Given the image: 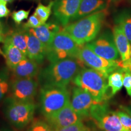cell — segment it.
<instances>
[{
  "instance_id": "1",
  "label": "cell",
  "mask_w": 131,
  "mask_h": 131,
  "mask_svg": "<svg viewBox=\"0 0 131 131\" xmlns=\"http://www.w3.org/2000/svg\"><path fill=\"white\" fill-rule=\"evenodd\" d=\"M81 64H84L77 58H65L50 63L39 74L41 85L66 88L82 69Z\"/></svg>"
},
{
  "instance_id": "2",
  "label": "cell",
  "mask_w": 131,
  "mask_h": 131,
  "mask_svg": "<svg viewBox=\"0 0 131 131\" xmlns=\"http://www.w3.org/2000/svg\"><path fill=\"white\" fill-rule=\"evenodd\" d=\"M106 15V9L98 11L68 24L63 29L78 45L83 46L95 38L100 31Z\"/></svg>"
},
{
  "instance_id": "3",
  "label": "cell",
  "mask_w": 131,
  "mask_h": 131,
  "mask_svg": "<svg viewBox=\"0 0 131 131\" xmlns=\"http://www.w3.org/2000/svg\"><path fill=\"white\" fill-rule=\"evenodd\" d=\"M73 81L78 87L88 92L96 103H103L111 98L106 78L97 70L81 69Z\"/></svg>"
},
{
  "instance_id": "4",
  "label": "cell",
  "mask_w": 131,
  "mask_h": 131,
  "mask_svg": "<svg viewBox=\"0 0 131 131\" xmlns=\"http://www.w3.org/2000/svg\"><path fill=\"white\" fill-rule=\"evenodd\" d=\"M68 32L63 29L55 34L47 50L46 57L50 63L68 58H77L80 47Z\"/></svg>"
},
{
  "instance_id": "5",
  "label": "cell",
  "mask_w": 131,
  "mask_h": 131,
  "mask_svg": "<svg viewBox=\"0 0 131 131\" xmlns=\"http://www.w3.org/2000/svg\"><path fill=\"white\" fill-rule=\"evenodd\" d=\"M41 108L46 118L55 114L70 101L66 88L43 86L40 91Z\"/></svg>"
},
{
  "instance_id": "6",
  "label": "cell",
  "mask_w": 131,
  "mask_h": 131,
  "mask_svg": "<svg viewBox=\"0 0 131 131\" xmlns=\"http://www.w3.org/2000/svg\"><path fill=\"white\" fill-rule=\"evenodd\" d=\"M35 108L36 105L32 101H19L13 98L8 101L5 114L14 126L21 129L32 120Z\"/></svg>"
},
{
  "instance_id": "7",
  "label": "cell",
  "mask_w": 131,
  "mask_h": 131,
  "mask_svg": "<svg viewBox=\"0 0 131 131\" xmlns=\"http://www.w3.org/2000/svg\"><path fill=\"white\" fill-rule=\"evenodd\" d=\"M89 117L104 131H130L122 125L116 111H111L105 103H95L90 110Z\"/></svg>"
},
{
  "instance_id": "8",
  "label": "cell",
  "mask_w": 131,
  "mask_h": 131,
  "mask_svg": "<svg viewBox=\"0 0 131 131\" xmlns=\"http://www.w3.org/2000/svg\"><path fill=\"white\" fill-rule=\"evenodd\" d=\"M78 58L84 64L90 68L97 70L106 78L111 73L120 68V60H109L96 55L86 45L81 46Z\"/></svg>"
},
{
  "instance_id": "9",
  "label": "cell",
  "mask_w": 131,
  "mask_h": 131,
  "mask_svg": "<svg viewBox=\"0 0 131 131\" xmlns=\"http://www.w3.org/2000/svg\"><path fill=\"white\" fill-rule=\"evenodd\" d=\"M38 83L32 78H17L11 83L13 98L19 101H32L37 94Z\"/></svg>"
},
{
  "instance_id": "10",
  "label": "cell",
  "mask_w": 131,
  "mask_h": 131,
  "mask_svg": "<svg viewBox=\"0 0 131 131\" xmlns=\"http://www.w3.org/2000/svg\"><path fill=\"white\" fill-rule=\"evenodd\" d=\"M82 0H55L53 5V12L55 18L63 26L75 16Z\"/></svg>"
},
{
  "instance_id": "11",
  "label": "cell",
  "mask_w": 131,
  "mask_h": 131,
  "mask_svg": "<svg viewBox=\"0 0 131 131\" xmlns=\"http://www.w3.org/2000/svg\"><path fill=\"white\" fill-rule=\"evenodd\" d=\"M46 120L52 127L57 130L81 122L82 118L73 110L70 101L55 114L47 118Z\"/></svg>"
},
{
  "instance_id": "12",
  "label": "cell",
  "mask_w": 131,
  "mask_h": 131,
  "mask_svg": "<svg viewBox=\"0 0 131 131\" xmlns=\"http://www.w3.org/2000/svg\"><path fill=\"white\" fill-rule=\"evenodd\" d=\"M96 103L88 92L79 87L73 89L70 104L73 109L82 118L89 117L92 106Z\"/></svg>"
},
{
  "instance_id": "13",
  "label": "cell",
  "mask_w": 131,
  "mask_h": 131,
  "mask_svg": "<svg viewBox=\"0 0 131 131\" xmlns=\"http://www.w3.org/2000/svg\"><path fill=\"white\" fill-rule=\"evenodd\" d=\"M86 46L96 55L109 60H117L119 54L113 42L109 38L103 36L87 43Z\"/></svg>"
},
{
  "instance_id": "14",
  "label": "cell",
  "mask_w": 131,
  "mask_h": 131,
  "mask_svg": "<svg viewBox=\"0 0 131 131\" xmlns=\"http://www.w3.org/2000/svg\"><path fill=\"white\" fill-rule=\"evenodd\" d=\"M26 40L27 43V55L29 58L35 60L38 63L43 61L46 56V49L42 42L26 29Z\"/></svg>"
},
{
  "instance_id": "15",
  "label": "cell",
  "mask_w": 131,
  "mask_h": 131,
  "mask_svg": "<svg viewBox=\"0 0 131 131\" xmlns=\"http://www.w3.org/2000/svg\"><path fill=\"white\" fill-rule=\"evenodd\" d=\"M114 41L121 57L122 61L131 60V46L126 36L124 35L120 26H115L113 29Z\"/></svg>"
},
{
  "instance_id": "16",
  "label": "cell",
  "mask_w": 131,
  "mask_h": 131,
  "mask_svg": "<svg viewBox=\"0 0 131 131\" xmlns=\"http://www.w3.org/2000/svg\"><path fill=\"white\" fill-rule=\"evenodd\" d=\"M28 29L42 42L46 47L47 52V49L51 45L55 34L60 30V27L57 24L49 23L43 24L37 28Z\"/></svg>"
},
{
  "instance_id": "17",
  "label": "cell",
  "mask_w": 131,
  "mask_h": 131,
  "mask_svg": "<svg viewBox=\"0 0 131 131\" xmlns=\"http://www.w3.org/2000/svg\"><path fill=\"white\" fill-rule=\"evenodd\" d=\"M108 6L106 0H82L77 13L72 21L77 20L93 13L104 10Z\"/></svg>"
},
{
  "instance_id": "18",
  "label": "cell",
  "mask_w": 131,
  "mask_h": 131,
  "mask_svg": "<svg viewBox=\"0 0 131 131\" xmlns=\"http://www.w3.org/2000/svg\"><path fill=\"white\" fill-rule=\"evenodd\" d=\"M12 70L16 78H32L37 75L39 67L35 60L26 58Z\"/></svg>"
},
{
  "instance_id": "19",
  "label": "cell",
  "mask_w": 131,
  "mask_h": 131,
  "mask_svg": "<svg viewBox=\"0 0 131 131\" xmlns=\"http://www.w3.org/2000/svg\"><path fill=\"white\" fill-rule=\"evenodd\" d=\"M3 52L4 54V57L6 59V64L10 69H13L21 61L27 58V56L19 49L10 42L6 41H3Z\"/></svg>"
},
{
  "instance_id": "20",
  "label": "cell",
  "mask_w": 131,
  "mask_h": 131,
  "mask_svg": "<svg viewBox=\"0 0 131 131\" xmlns=\"http://www.w3.org/2000/svg\"><path fill=\"white\" fill-rule=\"evenodd\" d=\"M26 30H17L11 32L5 38L4 41H7L19 49L24 55H27V43L26 40Z\"/></svg>"
},
{
  "instance_id": "21",
  "label": "cell",
  "mask_w": 131,
  "mask_h": 131,
  "mask_svg": "<svg viewBox=\"0 0 131 131\" xmlns=\"http://www.w3.org/2000/svg\"><path fill=\"white\" fill-rule=\"evenodd\" d=\"M107 84L111 88V97L122 89L123 86V71L122 69L115 70L108 76Z\"/></svg>"
},
{
  "instance_id": "22",
  "label": "cell",
  "mask_w": 131,
  "mask_h": 131,
  "mask_svg": "<svg viewBox=\"0 0 131 131\" xmlns=\"http://www.w3.org/2000/svg\"><path fill=\"white\" fill-rule=\"evenodd\" d=\"M54 1H51L48 6H46L41 3H39L38 6L36 8L34 14L40 19L41 21L45 23L46 21L48 19L50 15L52 10V7H53Z\"/></svg>"
},
{
  "instance_id": "23",
  "label": "cell",
  "mask_w": 131,
  "mask_h": 131,
  "mask_svg": "<svg viewBox=\"0 0 131 131\" xmlns=\"http://www.w3.org/2000/svg\"><path fill=\"white\" fill-rule=\"evenodd\" d=\"M9 73L7 69L0 70V102L9 91Z\"/></svg>"
},
{
  "instance_id": "24",
  "label": "cell",
  "mask_w": 131,
  "mask_h": 131,
  "mask_svg": "<svg viewBox=\"0 0 131 131\" xmlns=\"http://www.w3.org/2000/svg\"><path fill=\"white\" fill-rule=\"evenodd\" d=\"M27 131H55V129L48 123L37 120L33 123Z\"/></svg>"
},
{
  "instance_id": "25",
  "label": "cell",
  "mask_w": 131,
  "mask_h": 131,
  "mask_svg": "<svg viewBox=\"0 0 131 131\" xmlns=\"http://www.w3.org/2000/svg\"><path fill=\"white\" fill-rule=\"evenodd\" d=\"M119 25L131 44V16H125L121 19Z\"/></svg>"
},
{
  "instance_id": "26",
  "label": "cell",
  "mask_w": 131,
  "mask_h": 131,
  "mask_svg": "<svg viewBox=\"0 0 131 131\" xmlns=\"http://www.w3.org/2000/svg\"><path fill=\"white\" fill-rule=\"evenodd\" d=\"M55 131H91L89 127L84 125L83 122H79L68 126L58 129Z\"/></svg>"
},
{
  "instance_id": "27",
  "label": "cell",
  "mask_w": 131,
  "mask_h": 131,
  "mask_svg": "<svg viewBox=\"0 0 131 131\" xmlns=\"http://www.w3.org/2000/svg\"><path fill=\"white\" fill-rule=\"evenodd\" d=\"M116 113L124 128L131 131V117L124 111H117Z\"/></svg>"
},
{
  "instance_id": "28",
  "label": "cell",
  "mask_w": 131,
  "mask_h": 131,
  "mask_svg": "<svg viewBox=\"0 0 131 131\" xmlns=\"http://www.w3.org/2000/svg\"><path fill=\"white\" fill-rule=\"evenodd\" d=\"M30 10H19L18 11H14L12 14V19H14L16 24H20L23 21L27 19Z\"/></svg>"
},
{
  "instance_id": "29",
  "label": "cell",
  "mask_w": 131,
  "mask_h": 131,
  "mask_svg": "<svg viewBox=\"0 0 131 131\" xmlns=\"http://www.w3.org/2000/svg\"><path fill=\"white\" fill-rule=\"evenodd\" d=\"M122 69L123 71V86L131 97V69Z\"/></svg>"
},
{
  "instance_id": "30",
  "label": "cell",
  "mask_w": 131,
  "mask_h": 131,
  "mask_svg": "<svg viewBox=\"0 0 131 131\" xmlns=\"http://www.w3.org/2000/svg\"><path fill=\"white\" fill-rule=\"evenodd\" d=\"M44 23L40 20L35 14H33L29 17V18L26 23L24 24V27L26 29H34L37 28L39 26H41Z\"/></svg>"
},
{
  "instance_id": "31",
  "label": "cell",
  "mask_w": 131,
  "mask_h": 131,
  "mask_svg": "<svg viewBox=\"0 0 131 131\" xmlns=\"http://www.w3.org/2000/svg\"><path fill=\"white\" fill-rule=\"evenodd\" d=\"M7 2L1 1L0 2V18L7 17L10 14V10L6 6Z\"/></svg>"
},
{
  "instance_id": "32",
  "label": "cell",
  "mask_w": 131,
  "mask_h": 131,
  "mask_svg": "<svg viewBox=\"0 0 131 131\" xmlns=\"http://www.w3.org/2000/svg\"><path fill=\"white\" fill-rule=\"evenodd\" d=\"M121 110L125 111L131 117V106H119Z\"/></svg>"
},
{
  "instance_id": "33",
  "label": "cell",
  "mask_w": 131,
  "mask_h": 131,
  "mask_svg": "<svg viewBox=\"0 0 131 131\" xmlns=\"http://www.w3.org/2000/svg\"><path fill=\"white\" fill-rule=\"evenodd\" d=\"M1 41V32H0V42ZM0 54H1V55H3V57L4 56V52L1 49V47H0Z\"/></svg>"
},
{
  "instance_id": "34",
  "label": "cell",
  "mask_w": 131,
  "mask_h": 131,
  "mask_svg": "<svg viewBox=\"0 0 131 131\" xmlns=\"http://www.w3.org/2000/svg\"><path fill=\"white\" fill-rule=\"evenodd\" d=\"M1 1H5V2H12V1H14V0H1Z\"/></svg>"
},
{
  "instance_id": "35",
  "label": "cell",
  "mask_w": 131,
  "mask_h": 131,
  "mask_svg": "<svg viewBox=\"0 0 131 131\" xmlns=\"http://www.w3.org/2000/svg\"><path fill=\"white\" fill-rule=\"evenodd\" d=\"M93 131H104V130H101V129H100V130H96V129H95V130H94Z\"/></svg>"
},
{
  "instance_id": "36",
  "label": "cell",
  "mask_w": 131,
  "mask_h": 131,
  "mask_svg": "<svg viewBox=\"0 0 131 131\" xmlns=\"http://www.w3.org/2000/svg\"><path fill=\"white\" fill-rule=\"evenodd\" d=\"M0 131H7V130H0Z\"/></svg>"
},
{
  "instance_id": "37",
  "label": "cell",
  "mask_w": 131,
  "mask_h": 131,
  "mask_svg": "<svg viewBox=\"0 0 131 131\" xmlns=\"http://www.w3.org/2000/svg\"><path fill=\"white\" fill-rule=\"evenodd\" d=\"M112 1H115V0H112Z\"/></svg>"
},
{
  "instance_id": "38",
  "label": "cell",
  "mask_w": 131,
  "mask_h": 131,
  "mask_svg": "<svg viewBox=\"0 0 131 131\" xmlns=\"http://www.w3.org/2000/svg\"><path fill=\"white\" fill-rule=\"evenodd\" d=\"M0 2H1V0H0Z\"/></svg>"
}]
</instances>
